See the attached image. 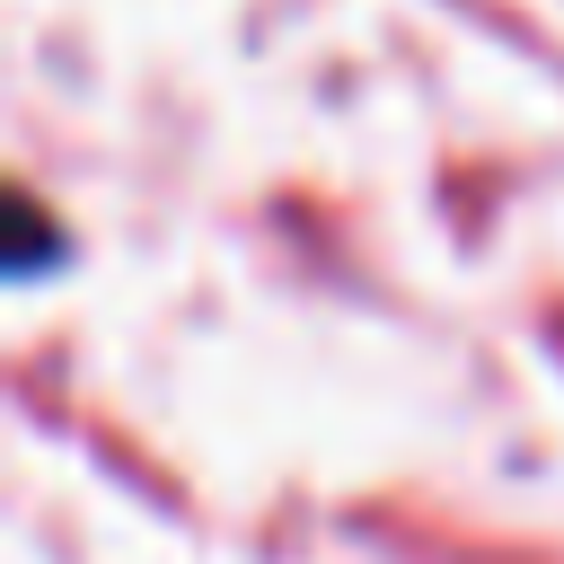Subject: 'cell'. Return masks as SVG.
Here are the masks:
<instances>
[{
  "mask_svg": "<svg viewBox=\"0 0 564 564\" xmlns=\"http://www.w3.org/2000/svg\"><path fill=\"white\" fill-rule=\"evenodd\" d=\"M53 256H62V247H53V229H44V203L18 194V203H9V282H35Z\"/></svg>",
  "mask_w": 564,
  "mask_h": 564,
  "instance_id": "6da1fadb",
  "label": "cell"
}]
</instances>
